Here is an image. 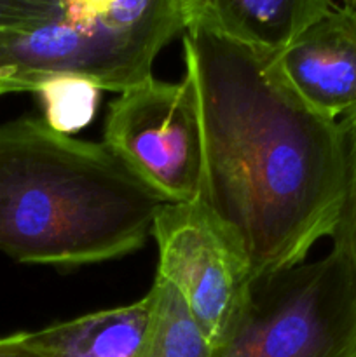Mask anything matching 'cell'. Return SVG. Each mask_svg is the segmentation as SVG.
Wrapping results in <instances>:
<instances>
[{
	"instance_id": "6da1fadb",
	"label": "cell",
	"mask_w": 356,
	"mask_h": 357,
	"mask_svg": "<svg viewBox=\"0 0 356 357\" xmlns=\"http://www.w3.org/2000/svg\"><path fill=\"white\" fill-rule=\"evenodd\" d=\"M184 61L202 131L199 201L243 253L251 279L302 264L341 218L344 126L293 93L276 52L187 28Z\"/></svg>"
},
{
	"instance_id": "7a4b0ae2",
	"label": "cell",
	"mask_w": 356,
	"mask_h": 357,
	"mask_svg": "<svg viewBox=\"0 0 356 357\" xmlns=\"http://www.w3.org/2000/svg\"><path fill=\"white\" fill-rule=\"evenodd\" d=\"M163 204L103 142L44 119L0 124V253L20 264L70 268L135 253Z\"/></svg>"
},
{
	"instance_id": "3957f363",
	"label": "cell",
	"mask_w": 356,
	"mask_h": 357,
	"mask_svg": "<svg viewBox=\"0 0 356 357\" xmlns=\"http://www.w3.org/2000/svg\"><path fill=\"white\" fill-rule=\"evenodd\" d=\"M184 31L180 0H63L49 23L2 31V45L13 93L66 75L121 94L154 77L159 52Z\"/></svg>"
},
{
	"instance_id": "277c9868",
	"label": "cell",
	"mask_w": 356,
	"mask_h": 357,
	"mask_svg": "<svg viewBox=\"0 0 356 357\" xmlns=\"http://www.w3.org/2000/svg\"><path fill=\"white\" fill-rule=\"evenodd\" d=\"M209 357H356V286L332 250L251 279Z\"/></svg>"
},
{
	"instance_id": "5b68a950",
	"label": "cell",
	"mask_w": 356,
	"mask_h": 357,
	"mask_svg": "<svg viewBox=\"0 0 356 357\" xmlns=\"http://www.w3.org/2000/svg\"><path fill=\"white\" fill-rule=\"evenodd\" d=\"M103 143L164 202L198 201L202 183V131L191 77L147 79L110 103Z\"/></svg>"
},
{
	"instance_id": "8992f818",
	"label": "cell",
	"mask_w": 356,
	"mask_h": 357,
	"mask_svg": "<svg viewBox=\"0 0 356 357\" xmlns=\"http://www.w3.org/2000/svg\"><path fill=\"white\" fill-rule=\"evenodd\" d=\"M152 237L156 278L177 289L206 340L215 345L246 298L248 261L199 199L164 202L154 218Z\"/></svg>"
},
{
	"instance_id": "52a82bcc",
	"label": "cell",
	"mask_w": 356,
	"mask_h": 357,
	"mask_svg": "<svg viewBox=\"0 0 356 357\" xmlns=\"http://www.w3.org/2000/svg\"><path fill=\"white\" fill-rule=\"evenodd\" d=\"M293 93L318 114L344 121L356 114V13L335 6L276 52Z\"/></svg>"
},
{
	"instance_id": "ba28073f",
	"label": "cell",
	"mask_w": 356,
	"mask_h": 357,
	"mask_svg": "<svg viewBox=\"0 0 356 357\" xmlns=\"http://www.w3.org/2000/svg\"><path fill=\"white\" fill-rule=\"evenodd\" d=\"M185 30L201 28L239 44L278 52L328 10L334 0H180Z\"/></svg>"
},
{
	"instance_id": "9c48e42d",
	"label": "cell",
	"mask_w": 356,
	"mask_h": 357,
	"mask_svg": "<svg viewBox=\"0 0 356 357\" xmlns=\"http://www.w3.org/2000/svg\"><path fill=\"white\" fill-rule=\"evenodd\" d=\"M152 326L149 291L138 302L24 331V337L44 357H142Z\"/></svg>"
},
{
	"instance_id": "30bf717a",
	"label": "cell",
	"mask_w": 356,
	"mask_h": 357,
	"mask_svg": "<svg viewBox=\"0 0 356 357\" xmlns=\"http://www.w3.org/2000/svg\"><path fill=\"white\" fill-rule=\"evenodd\" d=\"M150 295L154 298V326L142 357H209L212 345L177 289L156 278Z\"/></svg>"
},
{
	"instance_id": "8fae6325",
	"label": "cell",
	"mask_w": 356,
	"mask_h": 357,
	"mask_svg": "<svg viewBox=\"0 0 356 357\" xmlns=\"http://www.w3.org/2000/svg\"><path fill=\"white\" fill-rule=\"evenodd\" d=\"M101 89L80 77H52L37 87L44 107V121L61 135L87 128L96 114Z\"/></svg>"
},
{
	"instance_id": "7c38bea8",
	"label": "cell",
	"mask_w": 356,
	"mask_h": 357,
	"mask_svg": "<svg viewBox=\"0 0 356 357\" xmlns=\"http://www.w3.org/2000/svg\"><path fill=\"white\" fill-rule=\"evenodd\" d=\"M348 150V180L341 218L334 232V248L344 257L356 286V114L341 121Z\"/></svg>"
},
{
	"instance_id": "4fadbf2b",
	"label": "cell",
	"mask_w": 356,
	"mask_h": 357,
	"mask_svg": "<svg viewBox=\"0 0 356 357\" xmlns=\"http://www.w3.org/2000/svg\"><path fill=\"white\" fill-rule=\"evenodd\" d=\"M63 0H0V31H24L61 14Z\"/></svg>"
},
{
	"instance_id": "5bb4252c",
	"label": "cell",
	"mask_w": 356,
	"mask_h": 357,
	"mask_svg": "<svg viewBox=\"0 0 356 357\" xmlns=\"http://www.w3.org/2000/svg\"><path fill=\"white\" fill-rule=\"evenodd\" d=\"M0 357H44L27 342L24 331L0 337Z\"/></svg>"
},
{
	"instance_id": "9a60e30c",
	"label": "cell",
	"mask_w": 356,
	"mask_h": 357,
	"mask_svg": "<svg viewBox=\"0 0 356 357\" xmlns=\"http://www.w3.org/2000/svg\"><path fill=\"white\" fill-rule=\"evenodd\" d=\"M2 33V31H0ZM13 93V84H10V73L7 68L6 52L2 47V37H0V96Z\"/></svg>"
},
{
	"instance_id": "2e32d148",
	"label": "cell",
	"mask_w": 356,
	"mask_h": 357,
	"mask_svg": "<svg viewBox=\"0 0 356 357\" xmlns=\"http://www.w3.org/2000/svg\"><path fill=\"white\" fill-rule=\"evenodd\" d=\"M344 6L349 7V9L355 10L356 13V0H344Z\"/></svg>"
}]
</instances>
